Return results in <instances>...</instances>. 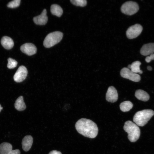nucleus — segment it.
I'll list each match as a JSON object with an SVG mask.
<instances>
[{
  "label": "nucleus",
  "mask_w": 154,
  "mask_h": 154,
  "mask_svg": "<svg viewBox=\"0 0 154 154\" xmlns=\"http://www.w3.org/2000/svg\"><path fill=\"white\" fill-rule=\"evenodd\" d=\"M75 126L77 131L85 137L94 138L98 135V129L97 126L90 119H80L76 123Z\"/></svg>",
  "instance_id": "1"
},
{
  "label": "nucleus",
  "mask_w": 154,
  "mask_h": 154,
  "mask_svg": "<svg viewBox=\"0 0 154 154\" xmlns=\"http://www.w3.org/2000/svg\"><path fill=\"white\" fill-rule=\"evenodd\" d=\"M154 115V112L150 109H145L137 112L133 117V122L137 126H143Z\"/></svg>",
  "instance_id": "2"
},
{
  "label": "nucleus",
  "mask_w": 154,
  "mask_h": 154,
  "mask_svg": "<svg viewBox=\"0 0 154 154\" xmlns=\"http://www.w3.org/2000/svg\"><path fill=\"white\" fill-rule=\"evenodd\" d=\"M124 131L128 134V138L131 142L136 141L139 138L140 130L138 126L131 121H126L123 126Z\"/></svg>",
  "instance_id": "3"
},
{
  "label": "nucleus",
  "mask_w": 154,
  "mask_h": 154,
  "mask_svg": "<svg viewBox=\"0 0 154 154\" xmlns=\"http://www.w3.org/2000/svg\"><path fill=\"white\" fill-rule=\"evenodd\" d=\"M63 37V33L60 31L50 33L45 38L43 41V45L46 48L51 47L60 42Z\"/></svg>",
  "instance_id": "4"
},
{
  "label": "nucleus",
  "mask_w": 154,
  "mask_h": 154,
  "mask_svg": "<svg viewBox=\"0 0 154 154\" xmlns=\"http://www.w3.org/2000/svg\"><path fill=\"white\" fill-rule=\"evenodd\" d=\"M121 12L127 15H131L136 13L139 9V6L136 2L133 1L125 2L121 6Z\"/></svg>",
  "instance_id": "5"
},
{
  "label": "nucleus",
  "mask_w": 154,
  "mask_h": 154,
  "mask_svg": "<svg viewBox=\"0 0 154 154\" xmlns=\"http://www.w3.org/2000/svg\"><path fill=\"white\" fill-rule=\"evenodd\" d=\"M120 73L122 77L133 82H138L141 79L139 74L133 72L127 68H122L121 70Z\"/></svg>",
  "instance_id": "6"
},
{
  "label": "nucleus",
  "mask_w": 154,
  "mask_h": 154,
  "mask_svg": "<svg viewBox=\"0 0 154 154\" xmlns=\"http://www.w3.org/2000/svg\"><path fill=\"white\" fill-rule=\"evenodd\" d=\"M143 30L142 27L138 24L129 27L126 32L127 37L130 39L135 38L139 36Z\"/></svg>",
  "instance_id": "7"
},
{
  "label": "nucleus",
  "mask_w": 154,
  "mask_h": 154,
  "mask_svg": "<svg viewBox=\"0 0 154 154\" xmlns=\"http://www.w3.org/2000/svg\"><path fill=\"white\" fill-rule=\"evenodd\" d=\"M28 74L26 68L22 65L20 66L13 76L14 80L17 82H23L26 78Z\"/></svg>",
  "instance_id": "8"
},
{
  "label": "nucleus",
  "mask_w": 154,
  "mask_h": 154,
  "mask_svg": "<svg viewBox=\"0 0 154 154\" xmlns=\"http://www.w3.org/2000/svg\"><path fill=\"white\" fill-rule=\"evenodd\" d=\"M21 51L29 56H31L36 54L37 48L33 44L27 43L22 45L20 47Z\"/></svg>",
  "instance_id": "9"
},
{
  "label": "nucleus",
  "mask_w": 154,
  "mask_h": 154,
  "mask_svg": "<svg viewBox=\"0 0 154 154\" xmlns=\"http://www.w3.org/2000/svg\"><path fill=\"white\" fill-rule=\"evenodd\" d=\"M118 98V94L115 87L113 86H110L106 94V100L110 102H116Z\"/></svg>",
  "instance_id": "10"
},
{
  "label": "nucleus",
  "mask_w": 154,
  "mask_h": 154,
  "mask_svg": "<svg viewBox=\"0 0 154 154\" xmlns=\"http://www.w3.org/2000/svg\"><path fill=\"white\" fill-rule=\"evenodd\" d=\"M46 13V10L45 9L43 10L40 15L34 17L33 18V21L35 23L36 25H45L48 19Z\"/></svg>",
  "instance_id": "11"
},
{
  "label": "nucleus",
  "mask_w": 154,
  "mask_h": 154,
  "mask_svg": "<svg viewBox=\"0 0 154 154\" xmlns=\"http://www.w3.org/2000/svg\"><path fill=\"white\" fill-rule=\"evenodd\" d=\"M140 52L144 56H147L154 53V43H149L143 45L141 48Z\"/></svg>",
  "instance_id": "12"
},
{
  "label": "nucleus",
  "mask_w": 154,
  "mask_h": 154,
  "mask_svg": "<svg viewBox=\"0 0 154 154\" xmlns=\"http://www.w3.org/2000/svg\"><path fill=\"white\" fill-rule=\"evenodd\" d=\"M33 139L30 135L25 136L23 139L22 142V147L23 150L25 151H29L32 145Z\"/></svg>",
  "instance_id": "13"
},
{
  "label": "nucleus",
  "mask_w": 154,
  "mask_h": 154,
  "mask_svg": "<svg viewBox=\"0 0 154 154\" xmlns=\"http://www.w3.org/2000/svg\"><path fill=\"white\" fill-rule=\"evenodd\" d=\"M2 46L5 49H10L13 46L14 43L13 40L10 37L8 36H4L1 41Z\"/></svg>",
  "instance_id": "14"
},
{
  "label": "nucleus",
  "mask_w": 154,
  "mask_h": 154,
  "mask_svg": "<svg viewBox=\"0 0 154 154\" xmlns=\"http://www.w3.org/2000/svg\"><path fill=\"white\" fill-rule=\"evenodd\" d=\"M135 96L139 100L147 101L149 98V96L145 91L141 89L137 90L135 93Z\"/></svg>",
  "instance_id": "15"
},
{
  "label": "nucleus",
  "mask_w": 154,
  "mask_h": 154,
  "mask_svg": "<svg viewBox=\"0 0 154 154\" xmlns=\"http://www.w3.org/2000/svg\"><path fill=\"white\" fill-rule=\"evenodd\" d=\"M14 106L15 109L19 111H23L26 108V106L22 96H20L16 100Z\"/></svg>",
  "instance_id": "16"
},
{
  "label": "nucleus",
  "mask_w": 154,
  "mask_h": 154,
  "mask_svg": "<svg viewBox=\"0 0 154 154\" xmlns=\"http://www.w3.org/2000/svg\"><path fill=\"white\" fill-rule=\"evenodd\" d=\"M12 149V145L9 143L5 142L0 144V154H8Z\"/></svg>",
  "instance_id": "17"
},
{
  "label": "nucleus",
  "mask_w": 154,
  "mask_h": 154,
  "mask_svg": "<svg viewBox=\"0 0 154 154\" xmlns=\"http://www.w3.org/2000/svg\"><path fill=\"white\" fill-rule=\"evenodd\" d=\"M50 12L52 15L60 17L62 15L63 11L59 5L54 4L50 7Z\"/></svg>",
  "instance_id": "18"
},
{
  "label": "nucleus",
  "mask_w": 154,
  "mask_h": 154,
  "mask_svg": "<svg viewBox=\"0 0 154 154\" xmlns=\"http://www.w3.org/2000/svg\"><path fill=\"white\" fill-rule=\"evenodd\" d=\"M133 104L130 101H124L120 104L119 105L121 110L123 112L129 111L133 107Z\"/></svg>",
  "instance_id": "19"
},
{
  "label": "nucleus",
  "mask_w": 154,
  "mask_h": 154,
  "mask_svg": "<svg viewBox=\"0 0 154 154\" xmlns=\"http://www.w3.org/2000/svg\"><path fill=\"white\" fill-rule=\"evenodd\" d=\"M141 64V62L138 61L134 62L131 64V70L135 73H139L140 74H142L143 71L141 70L140 68V66Z\"/></svg>",
  "instance_id": "20"
},
{
  "label": "nucleus",
  "mask_w": 154,
  "mask_h": 154,
  "mask_svg": "<svg viewBox=\"0 0 154 154\" xmlns=\"http://www.w3.org/2000/svg\"><path fill=\"white\" fill-rule=\"evenodd\" d=\"M70 1L73 4L76 6L83 7L87 4L86 0H71Z\"/></svg>",
  "instance_id": "21"
},
{
  "label": "nucleus",
  "mask_w": 154,
  "mask_h": 154,
  "mask_svg": "<svg viewBox=\"0 0 154 154\" xmlns=\"http://www.w3.org/2000/svg\"><path fill=\"white\" fill-rule=\"evenodd\" d=\"M7 67L9 69H12L15 68L17 64V62L15 59L9 58L8 59Z\"/></svg>",
  "instance_id": "22"
},
{
  "label": "nucleus",
  "mask_w": 154,
  "mask_h": 154,
  "mask_svg": "<svg viewBox=\"0 0 154 154\" xmlns=\"http://www.w3.org/2000/svg\"><path fill=\"white\" fill-rule=\"evenodd\" d=\"M20 0H14L9 2L7 5L9 8H13L19 6L20 3Z\"/></svg>",
  "instance_id": "23"
},
{
  "label": "nucleus",
  "mask_w": 154,
  "mask_h": 154,
  "mask_svg": "<svg viewBox=\"0 0 154 154\" xmlns=\"http://www.w3.org/2000/svg\"><path fill=\"white\" fill-rule=\"evenodd\" d=\"M152 60H154V53L151 54L149 56H147L145 59V61L147 63L150 62Z\"/></svg>",
  "instance_id": "24"
},
{
  "label": "nucleus",
  "mask_w": 154,
  "mask_h": 154,
  "mask_svg": "<svg viewBox=\"0 0 154 154\" xmlns=\"http://www.w3.org/2000/svg\"><path fill=\"white\" fill-rule=\"evenodd\" d=\"M8 154H20V151L18 149L12 150Z\"/></svg>",
  "instance_id": "25"
},
{
  "label": "nucleus",
  "mask_w": 154,
  "mask_h": 154,
  "mask_svg": "<svg viewBox=\"0 0 154 154\" xmlns=\"http://www.w3.org/2000/svg\"><path fill=\"white\" fill-rule=\"evenodd\" d=\"M48 154H62V153L60 151L54 150L50 151Z\"/></svg>",
  "instance_id": "26"
},
{
  "label": "nucleus",
  "mask_w": 154,
  "mask_h": 154,
  "mask_svg": "<svg viewBox=\"0 0 154 154\" xmlns=\"http://www.w3.org/2000/svg\"><path fill=\"white\" fill-rule=\"evenodd\" d=\"M147 68L148 70H150V71H151L152 70V67H151V66H147Z\"/></svg>",
  "instance_id": "27"
},
{
  "label": "nucleus",
  "mask_w": 154,
  "mask_h": 154,
  "mask_svg": "<svg viewBox=\"0 0 154 154\" xmlns=\"http://www.w3.org/2000/svg\"><path fill=\"white\" fill-rule=\"evenodd\" d=\"M3 109V107H1V104H0V112H1L2 110Z\"/></svg>",
  "instance_id": "28"
}]
</instances>
